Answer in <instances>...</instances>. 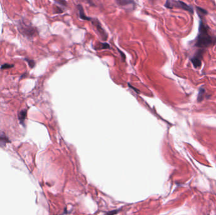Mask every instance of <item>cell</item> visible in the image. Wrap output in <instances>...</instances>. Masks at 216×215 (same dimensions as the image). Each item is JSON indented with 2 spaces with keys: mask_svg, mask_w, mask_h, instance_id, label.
<instances>
[{
  "mask_svg": "<svg viewBox=\"0 0 216 215\" xmlns=\"http://www.w3.org/2000/svg\"><path fill=\"white\" fill-rule=\"evenodd\" d=\"M215 43L216 37L210 34L209 27L202 21V19H200L198 34L196 39L195 46L200 49V50L205 51L207 47L214 45Z\"/></svg>",
  "mask_w": 216,
  "mask_h": 215,
  "instance_id": "6da1fadb",
  "label": "cell"
},
{
  "mask_svg": "<svg viewBox=\"0 0 216 215\" xmlns=\"http://www.w3.org/2000/svg\"><path fill=\"white\" fill-rule=\"evenodd\" d=\"M165 6L168 8H179L183 10H186L190 13H193V8L187 4L180 1H167L165 4Z\"/></svg>",
  "mask_w": 216,
  "mask_h": 215,
  "instance_id": "7a4b0ae2",
  "label": "cell"
},
{
  "mask_svg": "<svg viewBox=\"0 0 216 215\" xmlns=\"http://www.w3.org/2000/svg\"><path fill=\"white\" fill-rule=\"evenodd\" d=\"M204 51L203 50H198L197 53H196L193 57L191 58V61L193 63V66L195 67H198L201 66L202 64V57L203 56Z\"/></svg>",
  "mask_w": 216,
  "mask_h": 215,
  "instance_id": "3957f363",
  "label": "cell"
},
{
  "mask_svg": "<svg viewBox=\"0 0 216 215\" xmlns=\"http://www.w3.org/2000/svg\"><path fill=\"white\" fill-rule=\"evenodd\" d=\"M94 25H95V27H97V30H99V32L100 33V34H101L102 36V38L104 39H107V34L105 33V32L104 31V30L102 29V28L101 27V25H100V23L99 22V21H97V20H96L95 21V23H94Z\"/></svg>",
  "mask_w": 216,
  "mask_h": 215,
  "instance_id": "277c9868",
  "label": "cell"
},
{
  "mask_svg": "<svg viewBox=\"0 0 216 215\" xmlns=\"http://www.w3.org/2000/svg\"><path fill=\"white\" fill-rule=\"evenodd\" d=\"M9 142V139L8 138L6 135L3 133H0V146L4 147L7 143Z\"/></svg>",
  "mask_w": 216,
  "mask_h": 215,
  "instance_id": "5b68a950",
  "label": "cell"
},
{
  "mask_svg": "<svg viewBox=\"0 0 216 215\" xmlns=\"http://www.w3.org/2000/svg\"><path fill=\"white\" fill-rule=\"evenodd\" d=\"M26 117H27V110H22L19 112L18 118L20 120V122L21 124L23 125H24V122H25Z\"/></svg>",
  "mask_w": 216,
  "mask_h": 215,
  "instance_id": "8992f818",
  "label": "cell"
},
{
  "mask_svg": "<svg viewBox=\"0 0 216 215\" xmlns=\"http://www.w3.org/2000/svg\"><path fill=\"white\" fill-rule=\"evenodd\" d=\"M78 9H79V12H80V17H81L82 19H83V20H90V18L86 17L85 13H84L83 8L80 5H78Z\"/></svg>",
  "mask_w": 216,
  "mask_h": 215,
  "instance_id": "52a82bcc",
  "label": "cell"
},
{
  "mask_svg": "<svg viewBox=\"0 0 216 215\" xmlns=\"http://www.w3.org/2000/svg\"><path fill=\"white\" fill-rule=\"evenodd\" d=\"M205 90L203 89H201L199 91V94H198V102H200L201 100H203V93H205Z\"/></svg>",
  "mask_w": 216,
  "mask_h": 215,
  "instance_id": "ba28073f",
  "label": "cell"
},
{
  "mask_svg": "<svg viewBox=\"0 0 216 215\" xmlns=\"http://www.w3.org/2000/svg\"><path fill=\"white\" fill-rule=\"evenodd\" d=\"M110 46L108 44H106V43H101V47L99 49H108L109 48Z\"/></svg>",
  "mask_w": 216,
  "mask_h": 215,
  "instance_id": "9c48e42d",
  "label": "cell"
},
{
  "mask_svg": "<svg viewBox=\"0 0 216 215\" xmlns=\"http://www.w3.org/2000/svg\"><path fill=\"white\" fill-rule=\"evenodd\" d=\"M25 60L27 61L28 63H29V66L30 67H33L35 66V62L33 60H30V59H25Z\"/></svg>",
  "mask_w": 216,
  "mask_h": 215,
  "instance_id": "30bf717a",
  "label": "cell"
},
{
  "mask_svg": "<svg viewBox=\"0 0 216 215\" xmlns=\"http://www.w3.org/2000/svg\"><path fill=\"white\" fill-rule=\"evenodd\" d=\"M13 66V65H9V64H5V65H3L1 66L2 69H6V68H10V67H12Z\"/></svg>",
  "mask_w": 216,
  "mask_h": 215,
  "instance_id": "8fae6325",
  "label": "cell"
}]
</instances>
